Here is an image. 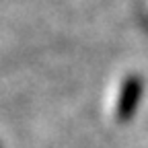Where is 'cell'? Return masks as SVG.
Listing matches in <instances>:
<instances>
[{"label":"cell","instance_id":"cell-1","mask_svg":"<svg viewBox=\"0 0 148 148\" xmlns=\"http://www.w3.org/2000/svg\"><path fill=\"white\" fill-rule=\"evenodd\" d=\"M140 97V82L138 80H127L125 88H123V99L119 103V115L121 117H130V113L134 111L136 103Z\"/></svg>","mask_w":148,"mask_h":148}]
</instances>
